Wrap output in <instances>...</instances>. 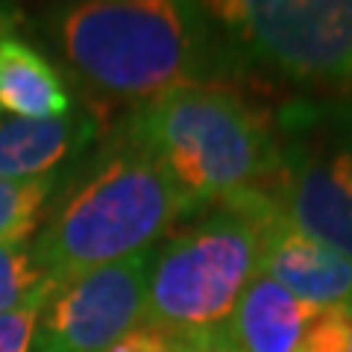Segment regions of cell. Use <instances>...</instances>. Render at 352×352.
I'll use <instances>...</instances> for the list:
<instances>
[{"instance_id":"cell-9","label":"cell","mask_w":352,"mask_h":352,"mask_svg":"<svg viewBox=\"0 0 352 352\" xmlns=\"http://www.w3.org/2000/svg\"><path fill=\"white\" fill-rule=\"evenodd\" d=\"M103 135L94 106H76L62 118H6L0 120V179L62 176V164L82 159Z\"/></svg>"},{"instance_id":"cell-7","label":"cell","mask_w":352,"mask_h":352,"mask_svg":"<svg viewBox=\"0 0 352 352\" xmlns=\"http://www.w3.org/2000/svg\"><path fill=\"white\" fill-rule=\"evenodd\" d=\"M156 247L53 285L32 352H106L144 323Z\"/></svg>"},{"instance_id":"cell-11","label":"cell","mask_w":352,"mask_h":352,"mask_svg":"<svg viewBox=\"0 0 352 352\" xmlns=\"http://www.w3.org/2000/svg\"><path fill=\"white\" fill-rule=\"evenodd\" d=\"M0 109L12 118H62L76 109L62 74L30 41L9 36L0 41Z\"/></svg>"},{"instance_id":"cell-2","label":"cell","mask_w":352,"mask_h":352,"mask_svg":"<svg viewBox=\"0 0 352 352\" xmlns=\"http://www.w3.org/2000/svg\"><path fill=\"white\" fill-rule=\"evenodd\" d=\"M112 132L159 164L194 217L261 191L282 153L276 112L235 85L162 94L126 109Z\"/></svg>"},{"instance_id":"cell-6","label":"cell","mask_w":352,"mask_h":352,"mask_svg":"<svg viewBox=\"0 0 352 352\" xmlns=\"http://www.w3.org/2000/svg\"><path fill=\"white\" fill-rule=\"evenodd\" d=\"M279 168L261 194L300 232L352 258V141L332 129L311 97L276 109Z\"/></svg>"},{"instance_id":"cell-15","label":"cell","mask_w":352,"mask_h":352,"mask_svg":"<svg viewBox=\"0 0 352 352\" xmlns=\"http://www.w3.org/2000/svg\"><path fill=\"white\" fill-rule=\"evenodd\" d=\"M352 332V305L320 308L308 323L300 352H346Z\"/></svg>"},{"instance_id":"cell-13","label":"cell","mask_w":352,"mask_h":352,"mask_svg":"<svg viewBox=\"0 0 352 352\" xmlns=\"http://www.w3.org/2000/svg\"><path fill=\"white\" fill-rule=\"evenodd\" d=\"M47 279L32 258L30 241H15V244H0V314L30 302Z\"/></svg>"},{"instance_id":"cell-18","label":"cell","mask_w":352,"mask_h":352,"mask_svg":"<svg viewBox=\"0 0 352 352\" xmlns=\"http://www.w3.org/2000/svg\"><path fill=\"white\" fill-rule=\"evenodd\" d=\"M176 352H235V349L226 340L223 326H220V329H214V332H200V335L182 338Z\"/></svg>"},{"instance_id":"cell-3","label":"cell","mask_w":352,"mask_h":352,"mask_svg":"<svg viewBox=\"0 0 352 352\" xmlns=\"http://www.w3.org/2000/svg\"><path fill=\"white\" fill-rule=\"evenodd\" d=\"M185 217L194 214L164 170L109 129L103 147L59 179L30 247L44 279L62 285L153 250Z\"/></svg>"},{"instance_id":"cell-4","label":"cell","mask_w":352,"mask_h":352,"mask_svg":"<svg viewBox=\"0 0 352 352\" xmlns=\"http://www.w3.org/2000/svg\"><path fill=\"white\" fill-rule=\"evenodd\" d=\"M264 212L267 197L250 191L164 238L153 258L141 326L173 338L226 326L241 294L261 273Z\"/></svg>"},{"instance_id":"cell-5","label":"cell","mask_w":352,"mask_h":352,"mask_svg":"<svg viewBox=\"0 0 352 352\" xmlns=\"http://www.w3.org/2000/svg\"><path fill=\"white\" fill-rule=\"evenodd\" d=\"M241 80H279L308 91L352 88V0H229L208 3Z\"/></svg>"},{"instance_id":"cell-14","label":"cell","mask_w":352,"mask_h":352,"mask_svg":"<svg viewBox=\"0 0 352 352\" xmlns=\"http://www.w3.org/2000/svg\"><path fill=\"white\" fill-rule=\"evenodd\" d=\"M50 291H53V282L44 285L30 302L12 308V311H6V314H0V352H32L38 314H41L44 302H47Z\"/></svg>"},{"instance_id":"cell-20","label":"cell","mask_w":352,"mask_h":352,"mask_svg":"<svg viewBox=\"0 0 352 352\" xmlns=\"http://www.w3.org/2000/svg\"><path fill=\"white\" fill-rule=\"evenodd\" d=\"M346 352H352V332H349V346H346Z\"/></svg>"},{"instance_id":"cell-1","label":"cell","mask_w":352,"mask_h":352,"mask_svg":"<svg viewBox=\"0 0 352 352\" xmlns=\"http://www.w3.org/2000/svg\"><path fill=\"white\" fill-rule=\"evenodd\" d=\"M44 38L74 82L103 103L132 109L179 88L244 85L232 47L208 3H62L44 12Z\"/></svg>"},{"instance_id":"cell-19","label":"cell","mask_w":352,"mask_h":352,"mask_svg":"<svg viewBox=\"0 0 352 352\" xmlns=\"http://www.w3.org/2000/svg\"><path fill=\"white\" fill-rule=\"evenodd\" d=\"M21 24H24V12L15 3H0V41L15 36Z\"/></svg>"},{"instance_id":"cell-17","label":"cell","mask_w":352,"mask_h":352,"mask_svg":"<svg viewBox=\"0 0 352 352\" xmlns=\"http://www.w3.org/2000/svg\"><path fill=\"white\" fill-rule=\"evenodd\" d=\"M317 103V112L332 129H338L344 138L352 141V88L340 94H326V97H311Z\"/></svg>"},{"instance_id":"cell-16","label":"cell","mask_w":352,"mask_h":352,"mask_svg":"<svg viewBox=\"0 0 352 352\" xmlns=\"http://www.w3.org/2000/svg\"><path fill=\"white\" fill-rule=\"evenodd\" d=\"M182 338L164 335L159 329L150 326H138L135 332H129L126 338H120L118 344H112L106 352H176Z\"/></svg>"},{"instance_id":"cell-10","label":"cell","mask_w":352,"mask_h":352,"mask_svg":"<svg viewBox=\"0 0 352 352\" xmlns=\"http://www.w3.org/2000/svg\"><path fill=\"white\" fill-rule=\"evenodd\" d=\"M317 311L320 308L258 273L229 314L223 335L235 352H300L305 329Z\"/></svg>"},{"instance_id":"cell-8","label":"cell","mask_w":352,"mask_h":352,"mask_svg":"<svg viewBox=\"0 0 352 352\" xmlns=\"http://www.w3.org/2000/svg\"><path fill=\"white\" fill-rule=\"evenodd\" d=\"M261 273L314 308L352 305V258L300 232L270 200L261 226Z\"/></svg>"},{"instance_id":"cell-12","label":"cell","mask_w":352,"mask_h":352,"mask_svg":"<svg viewBox=\"0 0 352 352\" xmlns=\"http://www.w3.org/2000/svg\"><path fill=\"white\" fill-rule=\"evenodd\" d=\"M62 176L0 179V244L30 241L41 229Z\"/></svg>"}]
</instances>
